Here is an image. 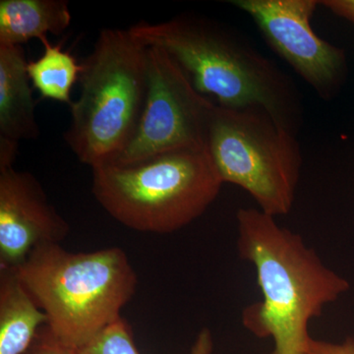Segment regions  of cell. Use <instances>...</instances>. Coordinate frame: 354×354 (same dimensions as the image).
Here are the masks:
<instances>
[{
    "label": "cell",
    "mask_w": 354,
    "mask_h": 354,
    "mask_svg": "<svg viewBox=\"0 0 354 354\" xmlns=\"http://www.w3.org/2000/svg\"><path fill=\"white\" fill-rule=\"evenodd\" d=\"M237 250L254 266L262 300L242 312L245 329L271 339L270 354H308L309 323L351 288L299 234L261 209L237 212Z\"/></svg>",
    "instance_id": "obj_1"
},
{
    "label": "cell",
    "mask_w": 354,
    "mask_h": 354,
    "mask_svg": "<svg viewBox=\"0 0 354 354\" xmlns=\"http://www.w3.org/2000/svg\"><path fill=\"white\" fill-rule=\"evenodd\" d=\"M146 46L174 58L202 95L227 109L259 108L297 136L304 106L295 82L232 28L190 16L128 28Z\"/></svg>",
    "instance_id": "obj_2"
},
{
    "label": "cell",
    "mask_w": 354,
    "mask_h": 354,
    "mask_svg": "<svg viewBox=\"0 0 354 354\" xmlns=\"http://www.w3.org/2000/svg\"><path fill=\"white\" fill-rule=\"evenodd\" d=\"M14 271L48 316V328L78 349L120 319L138 278L118 247L72 253L60 244L35 249Z\"/></svg>",
    "instance_id": "obj_3"
},
{
    "label": "cell",
    "mask_w": 354,
    "mask_h": 354,
    "mask_svg": "<svg viewBox=\"0 0 354 354\" xmlns=\"http://www.w3.org/2000/svg\"><path fill=\"white\" fill-rule=\"evenodd\" d=\"M92 172V192L104 211L124 227L149 234L187 227L213 204L223 184L207 149L102 165Z\"/></svg>",
    "instance_id": "obj_4"
},
{
    "label": "cell",
    "mask_w": 354,
    "mask_h": 354,
    "mask_svg": "<svg viewBox=\"0 0 354 354\" xmlns=\"http://www.w3.org/2000/svg\"><path fill=\"white\" fill-rule=\"evenodd\" d=\"M148 48L128 29H104L84 60L64 139L91 169L113 162L136 131L148 88Z\"/></svg>",
    "instance_id": "obj_5"
},
{
    "label": "cell",
    "mask_w": 354,
    "mask_h": 354,
    "mask_svg": "<svg viewBox=\"0 0 354 354\" xmlns=\"http://www.w3.org/2000/svg\"><path fill=\"white\" fill-rule=\"evenodd\" d=\"M207 150L223 183L243 188L263 213H290L302 167L297 136L259 108L216 104Z\"/></svg>",
    "instance_id": "obj_6"
},
{
    "label": "cell",
    "mask_w": 354,
    "mask_h": 354,
    "mask_svg": "<svg viewBox=\"0 0 354 354\" xmlns=\"http://www.w3.org/2000/svg\"><path fill=\"white\" fill-rule=\"evenodd\" d=\"M148 88L138 127L111 164H136L183 149H207L216 104L200 94L171 55L148 46Z\"/></svg>",
    "instance_id": "obj_7"
},
{
    "label": "cell",
    "mask_w": 354,
    "mask_h": 354,
    "mask_svg": "<svg viewBox=\"0 0 354 354\" xmlns=\"http://www.w3.org/2000/svg\"><path fill=\"white\" fill-rule=\"evenodd\" d=\"M252 18L272 50L306 81L319 97L330 100L344 82V51L312 29L318 0H234Z\"/></svg>",
    "instance_id": "obj_8"
},
{
    "label": "cell",
    "mask_w": 354,
    "mask_h": 354,
    "mask_svg": "<svg viewBox=\"0 0 354 354\" xmlns=\"http://www.w3.org/2000/svg\"><path fill=\"white\" fill-rule=\"evenodd\" d=\"M69 232L36 177L0 165V271L15 270L39 247L60 244Z\"/></svg>",
    "instance_id": "obj_9"
},
{
    "label": "cell",
    "mask_w": 354,
    "mask_h": 354,
    "mask_svg": "<svg viewBox=\"0 0 354 354\" xmlns=\"http://www.w3.org/2000/svg\"><path fill=\"white\" fill-rule=\"evenodd\" d=\"M28 62L23 46L0 44V138L15 143L39 133Z\"/></svg>",
    "instance_id": "obj_10"
},
{
    "label": "cell",
    "mask_w": 354,
    "mask_h": 354,
    "mask_svg": "<svg viewBox=\"0 0 354 354\" xmlns=\"http://www.w3.org/2000/svg\"><path fill=\"white\" fill-rule=\"evenodd\" d=\"M48 316L14 270L0 271V354H24Z\"/></svg>",
    "instance_id": "obj_11"
},
{
    "label": "cell",
    "mask_w": 354,
    "mask_h": 354,
    "mask_svg": "<svg viewBox=\"0 0 354 354\" xmlns=\"http://www.w3.org/2000/svg\"><path fill=\"white\" fill-rule=\"evenodd\" d=\"M71 13L65 0H0V44L23 46L68 29Z\"/></svg>",
    "instance_id": "obj_12"
},
{
    "label": "cell",
    "mask_w": 354,
    "mask_h": 354,
    "mask_svg": "<svg viewBox=\"0 0 354 354\" xmlns=\"http://www.w3.org/2000/svg\"><path fill=\"white\" fill-rule=\"evenodd\" d=\"M44 53L36 60L28 62L27 71L32 88L43 99L64 102L71 106V91L79 82L83 64H78L69 51L62 50V44H53L48 37L39 39Z\"/></svg>",
    "instance_id": "obj_13"
},
{
    "label": "cell",
    "mask_w": 354,
    "mask_h": 354,
    "mask_svg": "<svg viewBox=\"0 0 354 354\" xmlns=\"http://www.w3.org/2000/svg\"><path fill=\"white\" fill-rule=\"evenodd\" d=\"M77 354H141L135 344L131 328L121 317L102 330L85 346L77 349Z\"/></svg>",
    "instance_id": "obj_14"
},
{
    "label": "cell",
    "mask_w": 354,
    "mask_h": 354,
    "mask_svg": "<svg viewBox=\"0 0 354 354\" xmlns=\"http://www.w3.org/2000/svg\"><path fill=\"white\" fill-rule=\"evenodd\" d=\"M24 354H77V349L60 342L50 332L48 326H44L39 330L31 348Z\"/></svg>",
    "instance_id": "obj_15"
},
{
    "label": "cell",
    "mask_w": 354,
    "mask_h": 354,
    "mask_svg": "<svg viewBox=\"0 0 354 354\" xmlns=\"http://www.w3.org/2000/svg\"><path fill=\"white\" fill-rule=\"evenodd\" d=\"M308 354H354V337H346L342 342L312 339Z\"/></svg>",
    "instance_id": "obj_16"
},
{
    "label": "cell",
    "mask_w": 354,
    "mask_h": 354,
    "mask_svg": "<svg viewBox=\"0 0 354 354\" xmlns=\"http://www.w3.org/2000/svg\"><path fill=\"white\" fill-rule=\"evenodd\" d=\"M320 4L354 26V0H324Z\"/></svg>",
    "instance_id": "obj_17"
},
{
    "label": "cell",
    "mask_w": 354,
    "mask_h": 354,
    "mask_svg": "<svg viewBox=\"0 0 354 354\" xmlns=\"http://www.w3.org/2000/svg\"><path fill=\"white\" fill-rule=\"evenodd\" d=\"M214 341L211 330L205 328L198 334L189 354H213Z\"/></svg>",
    "instance_id": "obj_18"
}]
</instances>
